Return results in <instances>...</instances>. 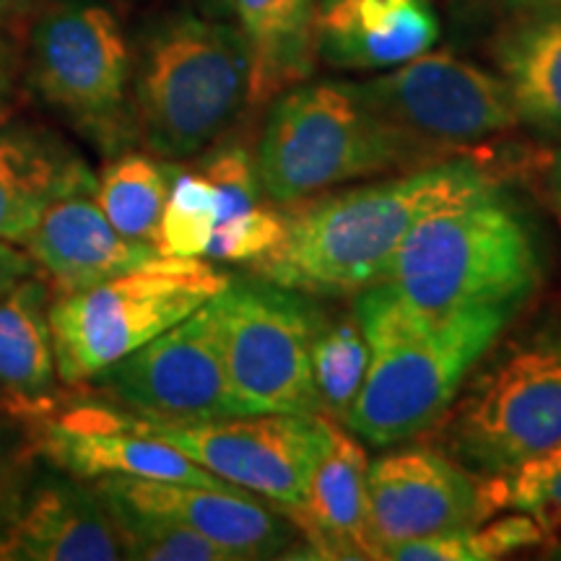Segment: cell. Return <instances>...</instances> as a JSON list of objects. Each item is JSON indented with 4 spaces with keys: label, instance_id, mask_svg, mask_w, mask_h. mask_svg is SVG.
I'll return each instance as SVG.
<instances>
[{
    "label": "cell",
    "instance_id": "obj_19",
    "mask_svg": "<svg viewBox=\"0 0 561 561\" xmlns=\"http://www.w3.org/2000/svg\"><path fill=\"white\" fill-rule=\"evenodd\" d=\"M123 559L115 523L94 486L50 481L0 528V561Z\"/></svg>",
    "mask_w": 561,
    "mask_h": 561
},
{
    "label": "cell",
    "instance_id": "obj_21",
    "mask_svg": "<svg viewBox=\"0 0 561 561\" xmlns=\"http://www.w3.org/2000/svg\"><path fill=\"white\" fill-rule=\"evenodd\" d=\"M94 191L79 157L30 133H0V240L24 242L55 201Z\"/></svg>",
    "mask_w": 561,
    "mask_h": 561
},
{
    "label": "cell",
    "instance_id": "obj_6",
    "mask_svg": "<svg viewBox=\"0 0 561 561\" xmlns=\"http://www.w3.org/2000/svg\"><path fill=\"white\" fill-rule=\"evenodd\" d=\"M445 416V453L483 479L561 442V310L496 339Z\"/></svg>",
    "mask_w": 561,
    "mask_h": 561
},
{
    "label": "cell",
    "instance_id": "obj_31",
    "mask_svg": "<svg viewBox=\"0 0 561 561\" xmlns=\"http://www.w3.org/2000/svg\"><path fill=\"white\" fill-rule=\"evenodd\" d=\"M525 161L530 164L533 178L549 201V206L561 216V136L549 149H525Z\"/></svg>",
    "mask_w": 561,
    "mask_h": 561
},
{
    "label": "cell",
    "instance_id": "obj_20",
    "mask_svg": "<svg viewBox=\"0 0 561 561\" xmlns=\"http://www.w3.org/2000/svg\"><path fill=\"white\" fill-rule=\"evenodd\" d=\"M491 60L520 123L561 136V9L512 13L491 39Z\"/></svg>",
    "mask_w": 561,
    "mask_h": 561
},
{
    "label": "cell",
    "instance_id": "obj_8",
    "mask_svg": "<svg viewBox=\"0 0 561 561\" xmlns=\"http://www.w3.org/2000/svg\"><path fill=\"white\" fill-rule=\"evenodd\" d=\"M231 392L242 416L320 413L312 341L325 320L310 294L271 280H229L208 299Z\"/></svg>",
    "mask_w": 561,
    "mask_h": 561
},
{
    "label": "cell",
    "instance_id": "obj_24",
    "mask_svg": "<svg viewBox=\"0 0 561 561\" xmlns=\"http://www.w3.org/2000/svg\"><path fill=\"white\" fill-rule=\"evenodd\" d=\"M172 174V164L144 157V153H125L112 161L96 180L94 198L123 237L153 244Z\"/></svg>",
    "mask_w": 561,
    "mask_h": 561
},
{
    "label": "cell",
    "instance_id": "obj_36",
    "mask_svg": "<svg viewBox=\"0 0 561 561\" xmlns=\"http://www.w3.org/2000/svg\"><path fill=\"white\" fill-rule=\"evenodd\" d=\"M549 557H551V559H561V543H553V546H551Z\"/></svg>",
    "mask_w": 561,
    "mask_h": 561
},
{
    "label": "cell",
    "instance_id": "obj_17",
    "mask_svg": "<svg viewBox=\"0 0 561 561\" xmlns=\"http://www.w3.org/2000/svg\"><path fill=\"white\" fill-rule=\"evenodd\" d=\"M314 53L339 70H390L437 45L432 0H318Z\"/></svg>",
    "mask_w": 561,
    "mask_h": 561
},
{
    "label": "cell",
    "instance_id": "obj_16",
    "mask_svg": "<svg viewBox=\"0 0 561 561\" xmlns=\"http://www.w3.org/2000/svg\"><path fill=\"white\" fill-rule=\"evenodd\" d=\"M369 458L356 434L331 421V445L314 468L299 507L280 510L305 538L310 559H382L371 525Z\"/></svg>",
    "mask_w": 561,
    "mask_h": 561
},
{
    "label": "cell",
    "instance_id": "obj_25",
    "mask_svg": "<svg viewBox=\"0 0 561 561\" xmlns=\"http://www.w3.org/2000/svg\"><path fill=\"white\" fill-rule=\"evenodd\" d=\"M369 364V346L356 312L325 318L312 341V382L320 416L346 424Z\"/></svg>",
    "mask_w": 561,
    "mask_h": 561
},
{
    "label": "cell",
    "instance_id": "obj_9",
    "mask_svg": "<svg viewBox=\"0 0 561 561\" xmlns=\"http://www.w3.org/2000/svg\"><path fill=\"white\" fill-rule=\"evenodd\" d=\"M125 430L153 437L231 486L294 510L328 445L331 419L320 413H252L216 421H161L112 409Z\"/></svg>",
    "mask_w": 561,
    "mask_h": 561
},
{
    "label": "cell",
    "instance_id": "obj_28",
    "mask_svg": "<svg viewBox=\"0 0 561 561\" xmlns=\"http://www.w3.org/2000/svg\"><path fill=\"white\" fill-rule=\"evenodd\" d=\"M104 502V500H102ZM115 523L117 541L125 559L133 561H231V557L201 533L185 525L125 507V504L104 502Z\"/></svg>",
    "mask_w": 561,
    "mask_h": 561
},
{
    "label": "cell",
    "instance_id": "obj_14",
    "mask_svg": "<svg viewBox=\"0 0 561 561\" xmlns=\"http://www.w3.org/2000/svg\"><path fill=\"white\" fill-rule=\"evenodd\" d=\"M94 491L104 502L167 517L185 525L210 543H216L231 561L289 559L299 551V530L273 504L255 500L242 489H206L193 483L133 479V476H102Z\"/></svg>",
    "mask_w": 561,
    "mask_h": 561
},
{
    "label": "cell",
    "instance_id": "obj_27",
    "mask_svg": "<svg viewBox=\"0 0 561 561\" xmlns=\"http://www.w3.org/2000/svg\"><path fill=\"white\" fill-rule=\"evenodd\" d=\"M219 219V193L203 172L174 167L153 248L167 257H206Z\"/></svg>",
    "mask_w": 561,
    "mask_h": 561
},
{
    "label": "cell",
    "instance_id": "obj_32",
    "mask_svg": "<svg viewBox=\"0 0 561 561\" xmlns=\"http://www.w3.org/2000/svg\"><path fill=\"white\" fill-rule=\"evenodd\" d=\"M34 273V261L30 252H21L11 242L0 240V297L11 291L19 280Z\"/></svg>",
    "mask_w": 561,
    "mask_h": 561
},
{
    "label": "cell",
    "instance_id": "obj_18",
    "mask_svg": "<svg viewBox=\"0 0 561 561\" xmlns=\"http://www.w3.org/2000/svg\"><path fill=\"white\" fill-rule=\"evenodd\" d=\"M24 248L45 271L55 297L89 289L159 255L153 244L128 240L112 227L94 193L55 201L26 234Z\"/></svg>",
    "mask_w": 561,
    "mask_h": 561
},
{
    "label": "cell",
    "instance_id": "obj_1",
    "mask_svg": "<svg viewBox=\"0 0 561 561\" xmlns=\"http://www.w3.org/2000/svg\"><path fill=\"white\" fill-rule=\"evenodd\" d=\"M500 180V172L462 153L371 185L289 203L284 240L252 273L310 297H356L385 278L421 216Z\"/></svg>",
    "mask_w": 561,
    "mask_h": 561
},
{
    "label": "cell",
    "instance_id": "obj_3",
    "mask_svg": "<svg viewBox=\"0 0 561 561\" xmlns=\"http://www.w3.org/2000/svg\"><path fill=\"white\" fill-rule=\"evenodd\" d=\"M382 284L430 318L479 307L520 312L543 284L541 234L504 182H491L421 216Z\"/></svg>",
    "mask_w": 561,
    "mask_h": 561
},
{
    "label": "cell",
    "instance_id": "obj_5",
    "mask_svg": "<svg viewBox=\"0 0 561 561\" xmlns=\"http://www.w3.org/2000/svg\"><path fill=\"white\" fill-rule=\"evenodd\" d=\"M250 96L240 26L174 13L146 34L133 81V128L157 157L187 159L237 121Z\"/></svg>",
    "mask_w": 561,
    "mask_h": 561
},
{
    "label": "cell",
    "instance_id": "obj_33",
    "mask_svg": "<svg viewBox=\"0 0 561 561\" xmlns=\"http://www.w3.org/2000/svg\"><path fill=\"white\" fill-rule=\"evenodd\" d=\"M502 9L512 13H533V11H549L561 9V0H496Z\"/></svg>",
    "mask_w": 561,
    "mask_h": 561
},
{
    "label": "cell",
    "instance_id": "obj_11",
    "mask_svg": "<svg viewBox=\"0 0 561 561\" xmlns=\"http://www.w3.org/2000/svg\"><path fill=\"white\" fill-rule=\"evenodd\" d=\"M351 89L382 121L450 153L479 151L520 125L500 76L453 53L426 50Z\"/></svg>",
    "mask_w": 561,
    "mask_h": 561
},
{
    "label": "cell",
    "instance_id": "obj_15",
    "mask_svg": "<svg viewBox=\"0 0 561 561\" xmlns=\"http://www.w3.org/2000/svg\"><path fill=\"white\" fill-rule=\"evenodd\" d=\"M39 450L55 466L79 479L133 476L206 489H231V483L208 473L174 447L125 430L112 416L110 405L81 403L60 413L58 419H50L42 430Z\"/></svg>",
    "mask_w": 561,
    "mask_h": 561
},
{
    "label": "cell",
    "instance_id": "obj_2",
    "mask_svg": "<svg viewBox=\"0 0 561 561\" xmlns=\"http://www.w3.org/2000/svg\"><path fill=\"white\" fill-rule=\"evenodd\" d=\"M354 312L367 339L369 364L343 426L377 447L434 430L517 314L507 307H479L430 318L382 280L356 294Z\"/></svg>",
    "mask_w": 561,
    "mask_h": 561
},
{
    "label": "cell",
    "instance_id": "obj_22",
    "mask_svg": "<svg viewBox=\"0 0 561 561\" xmlns=\"http://www.w3.org/2000/svg\"><path fill=\"white\" fill-rule=\"evenodd\" d=\"M318 0H234V16L250 53L248 107L276 100L280 91L310 79Z\"/></svg>",
    "mask_w": 561,
    "mask_h": 561
},
{
    "label": "cell",
    "instance_id": "obj_7",
    "mask_svg": "<svg viewBox=\"0 0 561 561\" xmlns=\"http://www.w3.org/2000/svg\"><path fill=\"white\" fill-rule=\"evenodd\" d=\"M229 280L201 257L157 255L89 289L55 297L47 318L58 380L70 388L91 382L110 364L191 318Z\"/></svg>",
    "mask_w": 561,
    "mask_h": 561
},
{
    "label": "cell",
    "instance_id": "obj_10",
    "mask_svg": "<svg viewBox=\"0 0 561 561\" xmlns=\"http://www.w3.org/2000/svg\"><path fill=\"white\" fill-rule=\"evenodd\" d=\"M32 76L47 102L81 130L117 149L128 140L130 50L121 24L100 3H55L32 30Z\"/></svg>",
    "mask_w": 561,
    "mask_h": 561
},
{
    "label": "cell",
    "instance_id": "obj_35",
    "mask_svg": "<svg viewBox=\"0 0 561 561\" xmlns=\"http://www.w3.org/2000/svg\"><path fill=\"white\" fill-rule=\"evenodd\" d=\"M13 5H16V0H0V16H5Z\"/></svg>",
    "mask_w": 561,
    "mask_h": 561
},
{
    "label": "cell",
    "instance_id": "obj_4",
    "mask_svg": "<svg viewBox=\"0 0 561 561\" xmlns=\"http://www.w3.org/2000/svg\"><path fill=\"white\" fill-rule=\"evenodd\" d=\"M450 151L375 115L351 83H297L271 100L255 167L276 206L305 201L343 182L411 172Z\"/></svg>",
    "mask_w": 561,
    "mask_h": 561
},
{
    "label": "cell",
    "instance_id": "obj_13",
    "mask_svg": "<svg viewBox=\"0 0 561 561\" xmlns=\"http://www.w3.org/2000/svg\"><path fill=\"white\" fill-rule=\"evenodd\" d=\"M371 525L385 549L411 538L476 528L496 510L491 479L430 445L388 450L367 471Z\"/></svg>",
    "mask_w": 561,
    "mask_h": 561
},
{
    "label": "cell",
    "instance_id": "obj_34",
    "mask_svg": "<svg viewBox=\"0 0 561 561\" xmlns=\"http://www.w3.org/2000/svg\"><path fill=\"white\" fill-rule=\"evenodd\" d=\"M193 5L208 19L227 21L229 16H234V0H193Z\"/></svg>",
    "mask_w": 561,
    "mask_h": 561
},
{
    "label": "cell",
    "instance_id": "obj_29",
    "mask_svg": "<svg viewBox=\"0 0 561 561\" xmlns=\"http://www.w3.org/2000/svg\"><path fill=\"white\" fill-rule=\"evenodd\" d=\"M496 510L525 512L551 536L561 533V442L523 460L512 471L491 476Z\"/></svg>",
    "mask_w": 561,
    "mask_h": 561
},
{
    "label": "cell",
    "instance_id": "obj_23",
    "mask_svg": "<svg viewBox=\"0 0 561 561\" xmlns=\"http://www.w3.org/2000/svg\"><path fill=\"white\" fill-rule=\"evenodd\" d=\"M47 307V284L32 276L0 297V398L16 411H42L60 382Z\"/></svg>",
    "mask_w": 561,
    "mask_h": 561
},
{
    "label": "cell",
    "instance_id": "obj_26",
    "mask_svg": "<svg viewBox=\"0 0 561 561\" xmlns=\"http://www.w3.org/2000/svg\"><path fill=\"white\" fill-rule=\"evenodd\" d=\"M549 533L525 512H512L507 517L476 528H458L434 536L411 538L385 549V559L396 561H494L515 551H528L546 546Z\"/></svg>",
    "mask_w": 561,
    "mask_h": 561
},
{
    "label": "cell",
    "instance_id": "obj_12",
    "mask_svg": "<svg viewBox=\"0 0 561 561\" xmlns=\"http://www.w3.org/2000/svg\"><path fill=\"white\" fill-rule=\"evenodd\" d=\"M91 382L115 403L161 421L242 416L208 301L170 331L110 364Z\"/></svg>",
    "mask_w": 561,
    "mask_h": 561
},
{
    "label": "cell",
    "instance_id": "obj_30",
    "mask_svg": "<svg viewBox=\"0 0 561 561\" xmlns=\"http://www.w3.org/2000/svg\"><path fill=\"white\" fill-rule=\"evenodd\" d=\"M286 234L284 206L265 201L248 214L216 221L206 257L221 263L257 265L278 248Z\"/></svg>",
    "mask_w": 561,
    "mask_h": 561
}]
</instances>
